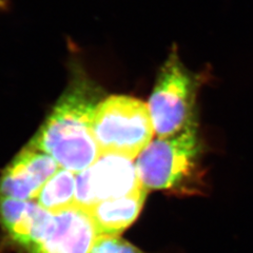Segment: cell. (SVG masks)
Masks as SVG:
<instances>
[{"instance_id": "cell-7", "label": "cell", "mask_w": 253, "mask_h": 253, "mask_svg": "<svg viewBox=\"0 0 253 253\" xmlns=\"http://www.w3.org/2000/svg\"><path fill=\"white\" fill-rule=\"evenodd\" d=\"M54 223L55 214L42 209L36 202L0 195V224L26 251L41 243Z\"/></svg>"}, {"instance_id": "cell-9", "label": "cell", "mask_w": 253, "mask_h": 253, "mask_svg": "<svg viewBox=\"0 0 253 253\" xmlns=\"http://www.w3.org/2000/svg\"><path fill=\"white\" fill-rule=\"evenodd\" d=\"M149 191L141 188L120 199L102 201L88 210L97 236H120L138 217Z\"/></svg>"}, {"instance_id": "cell-10", "label": "cell", "mask_w": 253, "mask_h": 253, "mask_svg": "<svg viewBox=\"0 0 253 253\" xmlns=\"http://www.w3.org/2000/svg\"><path fill=\"white\" fill-rule=\"evenodd\" d=\"M76 173L60 168L46 181L36 197V203L52 214L75 206Z\"/></svg>"}, {"instance_id": "cell-8", "label": "cell", "mask_w": 253, "mask_h": 253, "mask_svg": "<svg viewBox=\"0 0 253 253\" xmlns=\"http://www.w3.org/2000/svg\"><path fill=\"white\" fill-rule=\"evenodd\" d=\"M96 237L88 211L74 206L55 214L51 231L27 253H90Z\"/></svg>"}, {"instance_id": "cell-1", "label": "cell", "mask_w": 253, "mask_h": 253, "mask_svg": "<svg viewBox=\"0 0 253 253\" xmlns=\"http://www.w3.org/2000/svg\"><path fill=\"white\" fill-rule=\"evenodd\" d=\"M101 89L79 67L30 144L52 156L59 167L74 173L90 168L100 151L93 135L94 110Z\"/></svg>"}, {"instance_id": "cell-12", "label": "cell", "mask_w": 253, "mask_h": 253, "mask_svg": "<svg viewBox=\"0 0 253 253\" xmlns=\"http://www.w3.org/2000/svg\"><path fill=\"white\" fill-rule=\"evenodd\" d=\"M5 6V2L4 0H0V9H2V7Z\"/></svg>"}, {"instance_id": "cell-5", "label": "cell", "mask_w": 253, "mask_h": 253, "mask_svg": "<svg viewBox=\"0 0 253 253\" xmlns=\"http://www.w3.org/2000/svg\"><path fill=\"white\" fill-rule=\"evenodd\" d=\"M141 185L133 160L115 154H101L90 168L76 173L75 206L85 211L108 200L133 194Z\"/></svg>"}, {"instance_id": "cell-6", "label": "cell", "mask_w": 253, "mask_h": 253, "mask_svg": "<svg viewBox=\"0 0 253 253\" xmlns=\"http://www.w3.org/2000/svg\"><path fill=\"white\" fill-rule=\"evenodd\" d=\"M59 168L52 156L29 142L0 174V195L34 201Z\"/></svg>"}, {"instance_id": "cell-4", "label": "cell", "mask_w": 253, "mask_h": 253, "mask_svg": "<svg viewBox=\"0 0 253 253\" xmlns=\"http://www.w3.org/2000/svg\"><path fill=\"white\" fill-rule=\"evenodd\" d=\"M93 135L101 154L137 157L155 134L148 104L126 95H111L94 110Z\"/></svg>"}, {"instance_id": "cell-3", "label": "cell", "mask_w": 253, "mask_h": 253, "mask_svg": "<svg viewBox=\"0 0 253 253\" xmlns=\"http://www.w3.org/2000/svg\"><path fill=\"white\" fill-rule=\"evenodd\" d=\"M203 75L190 71L173 45L157 73L148 107L157 137H169L199 126L197 94Z\"/></svg>"}, {"instance_id": "cell-2", "label": "cell", "mask_w": 253, "mask_h": 253, "mask_svg": "<svg viewBox=\"0 0 253 253\" xmlns=\"http://www.w3.org/2000/svg\"><path fill=\"white\" fill-rule=\"evenodd\" d=\"M201 155L199 126L173 136L157 137L136 157L135 166L141 185L148 191L194 192Z\"/></svg>"}, {"instance_id": "cell-11", "label": "cell", "mask_w": 253, "mask_h": 253, "mask_svg": "<svg viewBox=\"0 0 253 253\" xmlns=\"http://www.w3.org/2000/svg\"><path fill=\"white\" fill-rule=\"evenodd\" d=\"M90 253H146L121 236H97Z\"/></svg>"}]
</instances>
